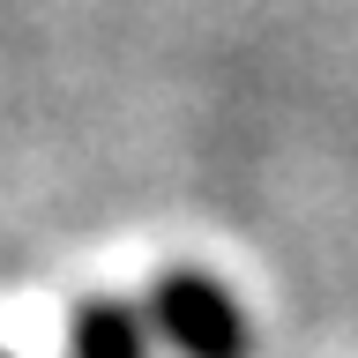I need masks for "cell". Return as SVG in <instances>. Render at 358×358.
Masks as SVG:
<instances>
[{"label": "cell", "mask_w": 358, "mask_h": 358, "mask_svg": "<svg viewBox=\"0 0 358 358\" xmlns=\"http://www.w3.org/2000/svg\"><path fill=\"white\" fill-rule=\"evenodd\" d=\"M150 313L187 358H246V321L209 276H164Z\"/></svg>", "instance_id": "1"}, {"label": "cell", "mask_w": 358, "mask_h": 358, "mask_svg": "<svg viewBox=\"0 0 358 358\" xmlns=\"http://www.w3.org/2000/svg\"><path fill=\"white\" fill-rule=\"evenodd\" d=\"M75 358H142V321L127 306H83L75 313Z\"/></svg>", "instance_id": "2"}]
</instances>
